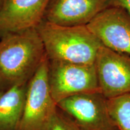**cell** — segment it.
I'll list each match as a JSON object with an SVG mask.
<instances>
[{"instance_id":"7a4b0ae2","label":"cell","mask_w":130,"mask_h":130,"mask_svg":"<svg viewBox=\"0 0 130 130\" xmlns=\"http://www.w3.org/2000/svg\"><path fill=\"white\" fill-rule=\"evenodd\" d=\"M49 60L95 64L101 42L87 25L63 26L43 21L36 27Z\"/></svg>"},{"instance_id":"7c38bea8","label":"cell","mask_w":130,"mask_h":130,"mask_svg":"<svg viewBox=\"0 0 130 130\" xmlns=\"http://www.w3.org/2000/svg\"><path fill=\"white\" fill-rule=\"evenodd\" d=\"M48 130H82L60 109L57 108L53 121Z\"/></svg>"},{"instance_id":"277c9868","label":"cell","mask_w":130,"mask_h":130,"mask_svg":"<svg viewBox=\"0 0 130 130\" xmlns=\"http://www.w3.org/2000/svg\"><path fill=\"white\" fill-rule=\"evenodd\" d=\"M49 82L57 104L74 95L100 92L95 64L49 60Z\"/></svg>"},{"instance_id":"9a60e30c","label":"cell","mask_w":130,"mask_h":130,"mask_svg":"<svg viewBox=\"0 0 130 130\" xmlns=\"http://www.w3.org/2000/svg\"><path fill=\"white\" fill-rule=\"evenodd\" d=\"M3 93V92H1V91H0V96H1V95H2V94Z\"/></svg>"},{"instance_id":"3957f363","label":"cell","mask_w":130,"mask_h":130,"mask_svg":"<svg viewBox=\"0 0 130 130\" xmlns=\"http://www.w3.org/2000/svg\"><path fill=\"white\" fill-rule=\"evenodd\" d=\"M57 108L50 90L46 55L28 83L23 115L17 130H48Z\"/></svg>"},{"instance_id":"5b68a950","label":"cell","mask_w":130,"mask_h":130,"mask_svg":"<svg viewBox=\"0 0 130 130\" xmlns=\"http://www.w3.org/2000/svg\"><path fill=\"white\" fill-rule=\"evenodd\" d=\"M57 105L82 130H119L101 92L72 96Z\"/></svg>"},{"instance_id":"4fadbf2b","label":"cell","mask_w":130,"mask_h":130,"mask_svg":"<svg viewBox=\"0 0 130 130\" xmlns=\"http://www.w3.org/2000/svg\"><path fill=\"white\" fill-rule=\"evenodd\" d=\"M121 8L130 14V0H107V7Z\"/></svg>"},{"instance_id":"30bf717a","label":"cell","mask_w":130,"mask_h":130,"mask_svg":"<svg viewBox=\"0 0 130 130\" xmlns=\"http://www.w3.org/2000/svg\"><path fill=\"white\" fill-rule=\"evenodd\" d=\"M28 83L16 86L0 96V130H17L23 115Z\"/></svg>"},{"instance_id":"8fae6325","label":"cell","mask_w":130,"mask_h":130,"mask_svg":"<svg viewBox=\"0 0 130 130\" xmlns=\"http://www.w3.org/2000/svg\"><path fill=\"white\" fill-rule=\"evenodd\" d=\"M110 115L119 130H130V93L107 99Z\"/></svg>"},{"instance_id":"9c48e42d","label":"cell","mask_w":130,"mask_h":130,"mask_svg":"<svg viewBox=\"0 0 130 130\" xmlns=\"http://www.w3.org/2000/svg\"><path fill=\"white\" fill-rule=\"evenodd\" d=\"M107 7V0H50L43 20L63 26L87 25Z\"/></svg>"},{"instance_id":"52a82bcc","label":"cell","mask_w":130,"mask_h":130,"mask_svg":"<svg viewBox=\"0 0 130 130\" xmlns=\"http://www.w3.org/2000/svg\"><path fill=\"white\" fill-rule=\"evenodd\" d=\"M87 26L104 46L130 56V14L125 10L107 7Z\"/></svg>"},{"instance_id":"8992f818","label":"cell","mask_w":130,"mask_h":130,"mask_svg":"<svg viewBox=\"0 0 130 130\" xmlns=\"http://www.w3.org/2000/svg\"><path fill=\"white\" fill-rule=\"evenodd\" d=\"M100 92L107 99L130 93V56L102 46L95 60Z\"/></svg>"},{"instance_id":"ba28073f","label":"cell","mask_w":130,"mask_h":130,"mask_svg":"<svg viewBox=\"0 0 130 130\" xmlns=\"http://www.w3.org/2000/svg\"><path fill=\"white\" fill-rule=\"evenodd\" d=\"M50 0H6L0 10V37L8 32L36 28Z\"/></svg>"},{"instance_id":"6da1fadb","label":"cell","mask_w":130,"mask_h":130,"mask_svg":"<svg viewBox=\"0 0 130 130\" xmlns=\"http://www.w3.org/2000/svg\"><path fill=\"white\" fill-rule=\"evenodd\" d=\"M0 91L28 83L46 56L36 28L0 37Z\"/></svg>"},{"instance_id":"5bb4252c","label":"cell","mask_w":130,"mask_h":130,"mask_svg":"<svg viewBox=\"0 0 130 130\" xmlns=\"http://www.w3.org/2000/svg\"><path fill=\"white\" fill-rule=\"evenodd\" d=\"M6 0H0V10H1V7H3V4H4L5 1H6Z\"/></svg>"}]
</instances>
